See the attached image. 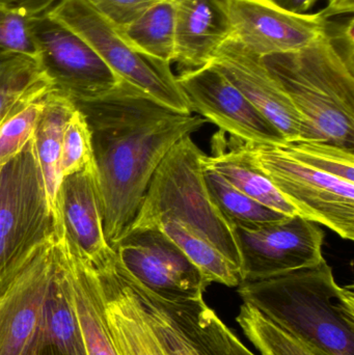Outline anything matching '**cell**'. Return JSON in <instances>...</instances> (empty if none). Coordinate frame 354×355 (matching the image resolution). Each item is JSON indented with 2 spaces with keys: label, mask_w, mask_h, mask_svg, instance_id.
<instances>
[{
  "label": "cell",
  "mask_w": 354,
  "mask_h": 355,
  "mask_svg": "<svg viewBox=\"0 0 354 355\" xmlns=\"http://www.w3.org/2000/svg\"><path fill=\"white\" fill-rule=\"evenodd\" d=\"M89 125L110 248L132 223L168 152L207 121L162 105L122 81L103 97L75 101Z\"/></svg>",
  "instance_id": "6da1fadb"
},
{
  "label": "cell",
  "mask_w": 354,
  "mask_h": 355,
  "mask_svg": "<svg viewBox=\"0 0 354 355\" xmlns=\"http://www.w3.org/2000/svg\"><path fill=\"white\" fill-rule=\"evenodd\" d=\"M0 355H87L56 234L0 291Z\"/></svg>",
  "instance_id": "7a4b0ae2"
},
{
  "label": "cell",
  "mask_w": 354,
  "mask_h": 355,
  "mask_svg": "<svg viewBox=\"0 0 354 355\" xmlns=\"http://www.w3.org/2000/svg\"><path fill=\"white\" fill-rule=\"evenodd\" d=\"M249 304L293 337L324 355H354L353 286L337 283L324 260L316 266L238 286Z\"/></svg>",
  "instance_id": "3957f363"
},
{
  "label": "cell",
  "mask_w": 354,
  "mask_h": 355,
  "mask_svg": "<svg viewBox=\"0 0 354 355\" xmlns=\"http://www.w3.org/2000/svg\"><path fill=\"white\" fill-rule=\"evenodd\" d=\"M263 62L322 141L354 150V60L326 31L308 47Z\"/></svg>",
  "instance_id": "277c9868"
},
{
  "label": "cell",
  "mask_w": 354,
  "mask_h": 355,
  "mask_svg": "<svg viewBox=\"0 0 354 355\" xmlns=\"http://www.w3.org/2000/svg\"><path fill=\"white\" fill-rule=\"evenodd\" d=\"M205 155L191 135L181 139L154 173L127 230L154 227L164 220L177 221L207 240L240 269L236 229L222 214L208 189L204 177Z\"/></svg>",
  "instance_id": "5b68a950"
},
{
  "label": "cell",
  "mask_w": 354,
  "mask_h": 355,
  "mask_svg": "<svg viewBox=\"0 0 354 355\" xmlns=\"http://www.w3.org/2000/svg\"><path fill=\"white\" fill-rule=\"evenodd\" d=\"M56 234L33 137L0 168V291Z\"/></svg>",
  "instance_id": "8992f818"
},
{
  "label": "cell",
  "mask_w": 354,
  "mask_h": 355,
  "mask_svg": "<svg viewBox=\"0 0 354 355\" xmlns=\"http://www.w3.org/2000/svg\"><path fill=\"white\" fill-rule=\"evenodd\" d=\"M48 16L87 42L123 81L170 110L193 114L170 64L133 49L89 0H60Z\"/></svg>",
  "instance_id": "52a82bcc"
},
{
  "label": "cell",
  "mask_w": 354,
  "mask_h": 355,
  "mask_svg": "<svg viewBox=\"0 0 354 355\" xmlns=\"http://www.w3.org/2000/svg\"><path fill=\"white\" fill-rule=\"evenodd\" d=\"M255 162L299 216L354 239V183L291 157L283 146L247 143Z\"/></svg>",
  "instance_id": "ba28073f"
},
{
  "label": "cell",
  "mask_w": 354,
  "mask_h": 355,
  "mask_svg": "<svg viewBox=\"0 0 354 355\" xmlns=\"http://www.w3.org/2000/svg\"><path fill=\"white\" fill-rule=\"evenodd\" d=\"M125 270L170 302L203 298L208 285L200 269L159 227L127 230L112 246Z\"/></svg>",
  "instance_id": "9c48e42d"
},
{
  "label": "cell",
  "mask_w": 354,
  "mask_h": 355,
  "mask_svg": "<svg viewBox=\"0 0 354 355\" xmlns=\"http://www.w3.org/2000/svg\"><path fill=\"white\" fill-rule=\"evenodd\" d=\"M29 24L42 67L73 101L103 97L122 83L87 42L51 17L29 19Z\"/></svg>",
  "instance_id": "30bf717a"
},
{
  "label": "cell",
  "mask_w": 354,
  "mask_h": 355,
  "mask_svg": "<svg viewBox=\"0 0 354 355\" xmlns=\"http://www.w3.org/2000/svg\"><path fill=\"white\" fill-rule=\"evenodd\" d=\"M177 81L191 112L230 137L259 145H286L282 132L213 64L181 72Z\"/></svg>",
  "instance_id": "8fae6325"
},
{
  "label": "cell",
  "mask_w": 354,
  "mask_h": 355,
  "mask_svg": "<svg viewBox=\"0 0 354 355\" xmlns=\"http://www.w3.org/2000/svg\"><path fill=\"white\" fill-rule=\"evenodd\" d=\"M242 282L259 281L324 262V231L305 217H287L256 231L236 229Z\"/></svg>",
  "instance_id": "7c38bea8"
},
{
  "label": "cell",
  "mask_w": 354,
  "mask_h": 355,
  "mask_svg": "<svg viewBox=\"0 0 354 355\" xmlns=\"http://www.w3.org/2000/svg\"><path fill=\"white\" fill-rule=\"evenodd\" d=\"M121 267L166 355H230L222 333L224 323L204 298L185 302L163 300Z\"/></svg>",
  "instance_id": "4fadbf2b"
},
{
  "label": "cell",
  "mask_w": 354,
  "mask_h": 355,
  "mask_svg": "<svg viewBox=\"0 0 354 355\" xmlns=\"http://www.w3.org/2000/svg\"><path fill=\"white\" fill-rule=\"evenodd\" d=\"M231 39L265 58L297 52L313 44L326 31L330 17L295 14L272 0H230Z\"/></svg>",
  "instance_id": "5bb4252c"
},
{
  "label": "cell",
  "mask_w": 354,
  "mask_h": 355,
  "mask_svg": "<svg viewBox=\"0 0 354 355\" xmlns=\"http://www.w3.org/2000/svg\"><path fill=\"white\" fill-rule=\"evenodd\" d=\"M211 64L282 132L287 143L324 141L268 71L263 58L230 37Z\"/></svg>",
  "instance_id": "9a60e30c"
},
{
  "label": "cell",
  "mask_w": 354,
  "mask_h": 355,
  "mask_svg": "<svg viewBox=\"0 0 354 355\" xmlns=\"http://www.w3.org/2000/svg\"><path fill=\"white\" fill-rule=\"evenodd\" d=\"M101 287L110 334L118 355H166L116 252L91 263Z\"/></svg>",
  "instance_id": "2e32d148"
},
{
  "label": "cell",
  "mask_w": 354,
  "mask_h": 355,
  "mask_svg": "<svg viewBox=\"0 0 354 355\" xmlns=\"http://www.w3.org/2000/svg\"><path fill=\"white\" fill-rule=\"evenodd\" d=\"M174 62L181 72L211 64L232 35L230 0H172Z\"/></svg>",
  "instance_id": "e0dca14e"
},
{
  "label": "cell",
  "mask_w": 354,
  "mask_h": 355,
  "mask_svg": "<svg viewBox=\"0 0 354 355\" xmlns=\"http://www.w3.org/2000/svg\"><path fill=\"white\" fill-rule=\"evenodd\" d=\"M64 234L70 243L96 263L112 252L104 235V208L95 162L62 178L60 188Z\"/></svg>",
  "instance_id": "ac0fdd59"
},
{
  "label": "cell",
  "mask_w": 354,
  "mask_h": 355,
  "mask_svg": "<svg viewBox=\"0 0 354 355\" xmlns=\"http://www.w3.org/2000/svg\"><path fill=\"white\" fill-rule=\"evenodd\" d=\"M69 290L87 355H118L110 334L99 279L93 264L69 241L58 237Z\"/></svg>",
  "instance_id": "d6986e66"
},
{
  "label": "cell",
  "mask_w": 354,
  "mask_h": 355,
  "mask_svg": "<svg viewBox=\"0 0 354 355\" xmlns=\"http://www.w3.org/2000/svg\"><path fill=\"white\" fill-rule=\"evenodd\" d=\"M220 130L211 141V155H205L203 166L215 171L243 193L286 216L299 215L297 209L281 194L272 180L258 166L245 141Z\"/></svg>",
  "instance_id": "ffe728a7"
},
{
  "label": "cell",
  "mask_w": 354,
  "mask_h": 355,
  "mask_svg": "<svg viewBox=\"0 0 354 355\" xmlns=\"http://www.w3.org/2000/svg\"><path fill=\"white\" fill-rule=\"evenodd\" d=\"M75 110L76 105L74 101L54 87L46 97L43 112L33 135L37 164L45 184L48 205L53 215L58 237L64 235L60 202L62 139L64 127Z\"/></svg>",
  "instance_id": "44dd1931"
},
{
  "label": "cell",
  "mask_w": 354,
  "mask_h": 355,
  "mask_svg": "<svg viewBox=\"0 0 354 355\" xmlns=\"http://www.w3.org/2000/svg\"><path fill=\"white\" fill-rule=\"evenodd\" d=\"M123 39L143 55L172 64L175 56V12L172 0H160L126 26Z\"/></svg>",
  "instance_id": "7402d4cb"
},
{
  "label": "cell",
  "mask_w": 354,
  "mask_h": 355,
  "mask_svg": "<svg viewBox=\"0 0 354 355\" xmlns=\"http://www.w3.org/2000/svg\"><path fill=\"white\" fill-rule=\"evenodd\" d=\"M163 231L200 269L206 283L238 287L242 283L240 269L218 248L191 230L175 220H164L156 227Z\"/></svg>",
  "instance_id": "603a6c76"
},
{
  "label": "cell",
  "mask_w": 354,
  "mask_h": 355,
  "mask_svg": "<svg viewBox=\"0 0 354 355\" xmlns=\"http://www.w3.org/2000/svg\"><path fill=\"white\" fill-rule=\"evenodd\" d=\"M203 168L206 184L212 198L235 229L256 231L290 217L249 198L215 171L204 166Z\"/></svg>",
  "instance_id": "cb8c5ba5"
},
{
  "label": "cell",
  "mask_w": 354,
  "mask_h": 355,
  "mask_svg": "<svg viewBox=\"0 0 354 355\" xmlns=\"http://www.w3.org/2000/svg\"><path fill=\"white\" fill-rule=\"evenodd\" d=\"M53 89V83L48 77L23 94L12 106L0 125V166L12 159L30 141L46 97Z\"/></svg>",
  "instance_id": "d4e9b609"
},
{
  "label": "cell",
  "mask_w": 354,
  "mask_h": 355,
  "mask_svg": "<svg viewBox=\"0 0 354 355\" xmlns=\"http://www.w3.org/2000/svg\"><path fill=\"white\" fill-rule=\"evenodd\" d=\"M236 321L261 355H324L276 327L249 304L240 306Z\"/></svg>",
  "instance_id": "484cf974"
},
{
  "label": "cell",
  "mask_w": 354,
  "mask_h": 355,
  "mask_svg": "<svg viewBox=\"0 0 354 355\" xmlns=\"http://www.w3.org/2000/svg\"><path fill=\"white\" fill-rule=\"evenodd\" d=\"M48 77L39 58L16 52L0 53V125L23 94Z\"/></svg>",
  "instance_id": "4316f807"
},
{
  "label": "cell",
  "mask_w": 354,
  "mask_h": 355,
  "mask_svg": "<svg viewBox=\"0 0 354 355\" xmlns=\"http://www.w3.org/2000/svg\"><path fill=\"white\" fill-rule=\"evenodd\" d=\"M299 162L326 174L354 183V150L330 141H299L283 145Z\"/></svg>",
  "instance_id": "83f0119b"
},
{
  "label": "cell",
  "mask_w": 354,
  "mask_h": 355,
  "mask_svg": "<svg viewBox=\"0 0 354 355\" xmlns=\"http://www.w3.org/2000/svg\"><path fill=\"white\" fill-rule=\"evenodd\" d=\"M93 162L91 130L82 112L76 107L64 127L60 160L62 178L83 170Z\"/></svg>",
  "instance_id": "f1b7e54d"
},
{
  "label": "cell",
  "mask_w": 354,
  "mask_h": 355,
  "mask_svg": "<svg viewBox=\"0 0 354 355\" xmlns=\"http://www.w3.org/2000/svg\"><path fill=\"white\" fill-rule=\"evenodd\" d=\"M16 52L39 58L29 19L0 10V53Z\"/></svg>",
  "instance_id": "f546056e"
},
{
  "label": "cell",
  "mask_w": 354,
  "mask_h": 355,
  "mask_svg": "<svg viewBox=\"0 0 354 355\" xmlns=\"http://www.w3.org/2000/svg\"><path fill=\"white\" fill-rule=\"evenodd\" d=\"M116 27L126 26L160 0H89Z\"/></svg>",
  "instance_id": "4dcf8cb0"
},
{
  "label": "cell",
  "mask_w": 354,
  "mask_h": 355,
  "mask_svg": "<svg viewBox=\"0 0 354 355\" xmlns=\"http://www.w3.org/2000/svg\"><path fill=\"white\" fill-rule=\"evenodd\" d=\"M60 0H0V10L31 19L49 14Z\"/></svg>",
  "instance_id": "1f68e13d"
},
{
  "label": "cell",
  "mask_w": 354,
  "mask_h": 355,
  "mask_svg": "<svg viewBox=\"0 0 354 355\" xmlns=\"http://www.w3.org/2000/svg\"><path fill=\"white\" fill-rule=\"evenodd\" d=\"M222 333L230 355H257L251 352L226 324L222 327Z\"/></svg>",
  "instance_id": "d6a6232c"
},
{
  "label": "cell",
  "mask_w": 354,
  "mask_h": 355,
  "mask_svg": "<svg viewBox=\"0 0 354 355\" xmlns=\"http://www.w3.org/2000/svg\"><path fill=\"white\" fill-rule=\"evenodd\" d=\"M274 3L288 12L306 14L318 0H272Z\"/></svg>",
  "instance_id": "836d02e7"
},
{
  "label": "cell",
  "mask_w": 354,
  "mask_h": 355,
  "mask_svg": "<svg viewBox=\"0 0 354 355\" xmlns=\"http://www.w3.org/2000/svg\"><path fill=\"white\" fill-rule=\"evenodd\" d=\"M354 0H330V4L324 10L328 17L338 15L353 14Z\"/></svg>",
  "instance_id": "e575fe53"
},
{
  "label": "cell",
  "mask_w": 354,
  "mask_h": 355,
  "mask_svg": "<svg viewBox=\"0 0 354 355\" xmlns=\"http://www.w3.org/2000/svg\"><path fill=\"white\" fill-rule=\"evenodd\" d=\"M0 168H1V166H0Z\"/></svg>",
  "instance_id": "d590c367"
}]
</instances>
